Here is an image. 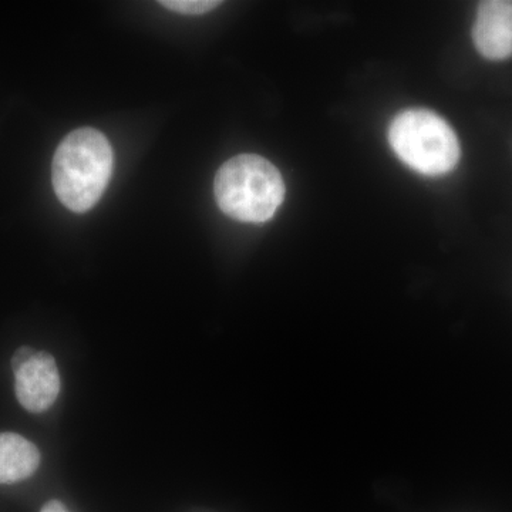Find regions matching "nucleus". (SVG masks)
Here are the masks:
<instances>
[{
  "instance_id": "obj_3",
  "label": "nucleus",
  "mask_w": 512,
  "mask_h": 512,
  "mask_svg": "<svg viewBox=\"0 0 512 512\" xmlns=\"http://www.w3.org/2000/svg\"><path fill=\"white\" fill-rule=\"evenodd\" d=\"M389 143L404 164L430 177L450 173L460 160V143L453 128L429 110L400 113L390 124Z\"/></svg>"
},
{
  "instance_id": "obj_8",
  "label": "nucleus",
  "mask_w": 512,
  "mask_h": 512,
  "mask_svg": "<svg viewBox=\"0 0 512 512\" xmlns=\"http://www.w3.org/2000/svg\"><path fill=\"white\" fill-rule=\"evenodd\" d=\"M35 353L36 350L29 348V346H23V348L16 350L15 355L12 357L13 372H18L20 367L25 366L35 356Z\"/></svg>"
},
{
  "instance_id": "obj_1",
  "label": "nucleus",
  "mask_w": 512,
  "mask_h": 512,
  "mask_svg": "<svg viewBox=\"0 0 512 512\" xmlns=\"http://www.w3.org/2000/svg\"><path fill=\"white\" fill-rule=\"evenodd\" d=\"M113 148L94 128H80L64 138L53 158L57 198L73 212L92 210L113 174Z\"/></svg>"
},
{
  "instance_id": "obj_7",
  "label": "nucleus",
  "mask_w": 512,
  "mask_h": 512,
  "mask_svg": "<svg viewBox=\"0 0 512 512\" xmlns=\"http://www.w3.org/2000/svg\"><path fill=\"white\" fill-rule=\"evenodd\" d=\"M164 8L173 10V12L183 13V15H205L221 5V2L215 0H164L160 2Z\"/></svg>"
},
{
  "instance_id": "obj_4",
  "label": "nucleus",
  "mask_w": 512,
  "mask_h": 512,
  "mask_svg": "<svg viewBox=\"0 0 512 512\" xmlns=\"http://www.w3.org/2000/svg\"><path fill=\"white\" fill-rule=\"evenodd\" d=\"M15 392L23 409L43 413L55 404L60 392V375L55 357L36 352L35 356L15 372Z\"/></svg>"
},
{
  "instance_id": "obj_9",
  "label": "nucleus",
  "mask_w": 512,
  "mask_h": 512,
  "mask_svg": "<svg viewBox=\"0 0 512 512\" xmlns=\"http://www.w3.org/2000/svg\"><path fill=\"white\" fill-rule=\"evenodd\" d=\"M40 512H69V511H67V508L64 507V504L60 503V501L52 500V501H49V503H47L45 505V507L42 508V511H40Z\"/></svg>"
},
{
  "instance_id": "obj_2",
  "label": "nucleus",
  "mask_w": 512,
  "mask_h": 512,
  "mask_svg": "<svg viewBox=\"0 0 512 512\" xmlns=\"http://www.w3.org/2000/svg\"><path fill=\"white\" fill-rule=\"evenodd\" d=\"M214 192L222 212L232 220L262 224L281 207L285 184L274 164L255 154H242L222 165Z\"/></svg>"
},
{
  "instance_id": "obj_6",
  "label": "nucleus",
  "mask_w": 512,
  "mask_h": 512,
  "mask_svg": "<svg viewBox=\"0 0 512 512\" xmlns=\"http://www.w3.org/2000/svg\"><path fill=\"white\" fill-rule=\"evenodd\" d=\"M39 448L16 433H0V484L26 480L39 468Z\"/></svg>"
},
{
  "instance_id": "obj_5",
  "label": "nucleus",
  "mask_w": 512,
  "mask_h": 512,
  "mask_svg": "<svg viewBox=\"0 0 512 512\" xmlns=\"http://www.w3.org/2000/svg\"><path fill=\"white\" fill-rule=\"evenodd\" d=\"M473 40L478 53L488 60L512 56V2L488 0L480 3L473 26Z\"/></svg>"
}]
</instances>
